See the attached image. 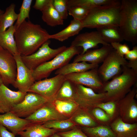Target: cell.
<instances>
[{
	"label": "cell",
	"mask_w": 137,
	"mask_h": 137,
	"mask_svg": "<svg viewBox=\"0 0 137 137\" xmlns=\"http://www.w3.org/2000/svg\"><path fill=\"white\" fill-rule=\"evenodd\" d=\"M70 118L77 126L94 127L100 125L88 110L79 106Z\"/></svg>",
	"instance_id": "44dd1931"
},
{
	"label": "cell",
	"mask_w": 137,
	"mask_h": 137,
	"mask_svg": "<svg viewBox=\"0 0 137 137\" xmlns=\"http://www.w3.org/2000/svg\"><path fill=\"white\" fill-rule=\"evenodd\" d=\"M117 101H109L99 103L95 106L104 110L111 118L113 121L118 116Z\"/></svg>",
	"instance_id": "e575fe53"
},
{
	"label": "cell",
	"mask_w": 137,
	"mask_h": 137,
	"mask_svg": "<svg viewBox=\"0 0 137 137\" xmlns=\"http://www.w3.org/2000/svg\"><path fill=\"white\" fill-rule=\"evenodd\" d=\"M3 83L2 79L1 77L0 76V88L2 84Z\"/></svg>",
	"instance_id": "7dc6e473"
},
{
	"label": "cell",
	"mask_w": 137,
	"mask_h": 137,
	"mask_svg": "<svg viewBox=\"0 0 137 137\" xmlns=\"http://www.w3.org/2000/svg\"><path fill=\"white\" fill-rule=\"evenodd\" d=\"M15 136L12 133L8 131L6 127L0 124V137H15Z\"/></svg>",
	"instance_id": "7bdbcfd3"
},
{
	"label": "cell",
	"mask_w": 137,
	"mask_h": 137,
	"mask_svg": "<svg viewBox=\"0 0 137 137\" xmlns=\"http://www.w3.org/2000/svg\"><path fill=\"white\" fill-rule=\"evenodd\" d=\"M4 10L0 9V18L1 15L4 13Z\"/></svg>",
	"instance_id": "bcb514c9"
},
{
	"label": "cell",
	"mask_w": 137,
	"mask_h": 137,
	"mask_svg": "<svg viewBox=\"0 0 137 137\" xmlns=\"http://www.w3.org/2000/svg\"><path fill=\"white\" fill-rule=\"evenodd\" d=\"M52 3L62 19H67L68 15L67 0H53Z\"/></svg>",
	"instance_id": "74e56055"
},
{
	"label": "cell",
	"mask_w": 137,
	"mask_h": 137,
	"mask_svg": "<svg viewBox=\"0 0 137 137\" xmlns=\"http://www.w3.org/2000/svg\"><path fill=\"white\" fill-rule=\"evenodd\" d=\"M50 41L48 40L34 53L26 56H21L24 64L32 71L42 64L53 59L67 48L63 46L53 49L49 46Z\"/></svg>",
	"instance_id": "8992f818"
},
{
	"label": "cell",
	"mask_w": 137,
	"mask_h": 137,
	"mask_svg": "<svg viewBox=\"0 0 137 137\" xmlns=\"http://www.w3.org/2000/svg\"><path fill=\"white\" fill-rule=\"evenodd\" d=\"M121 1L97 7L90 10L81 21L83 28L96 29L104 26H118L120 18Z\"/></svg>",
	"instance_id": "7a4b0ae2"
},
{
	"label": "cell",
	"mask_w": 137,
	"mask_h": 137,
	"mask_svg": "<svg viewBox=\"0 0 137 137\" xmlns=\"http://www.w3.org/2000/svg\"><path fill=\"white\" fill-rule=\"evenodd\" d=\"M27 93L11 90L3 83L0 88V108L4 113L11 111L23 100Z\"/></svg>",
	"instance_id": "2e32d148"
},
{
	"label": "cell",
	"mask_w": 137,
	"mask_h": 137,
	"mask_svg": "<svg viewBox=\"0 0 137 137\" xmlns=\"http://www.w3.org/2000/svg\"><path fill=\"white\" fill-rule=\"evenodd\" d=\"M17 66L14 56L0 46V76L3 84L7 87L12 85L15 80Z\"/></svg>",
	"instance_id": "7c38bea8"
},
{
	"label": "cell",
	"mask_w": 137,
	"mask_h": 137,
	"mask_svg": "<svg viewBox=\"0 0 137 137\" xmlns=\"http://www.w3.org/2000/svg\"><path fill=\"white\" fill-rule=\"evenodd\" d=\"M50 0H36L33 8L41 11L49 3Z\"/></svg>",
	"instance_id": "b9f144b4"
},
{
	"label": "cell",
	"mask_w": 137,
	"mask_h": 137,
	"mask_svg": "<svg viewBox=\"0 0 137 137\" xmlns=\"http://www.w3.org/2000/svg\"><path fill=\"white\" fill-rule=\"evenodd\" d=\"M82 51L80 47L70 46L67 47L52 60L42 64L32 71L35 81L47 78L53 71L69 63L74 56L81 54Z\"/></svg>",
	"instance_id": "5b68a950"
},
{
	"label": "cell",
	"mask_w": 137,
	"mask_h": 137,
	"mask_svg": "<svg viewBox=\"0 0 137 137\" xmlns=\"http://www.w3.org/2000/svg\"><path fill=\"white\" fill-rule=\"evenodd\" d=\"M128 62L113 49L98 68L99 75L103 83L120 74L122 72V66L126 65Z\"/></svg>",
	"instance_id": "52a82bcc"
},
{
	"label": "cell",
	"mask_w": 137,
	"mask_h": 137,
	"mask_svg": "<svg viewBox=\"0 0 137 137\" xmlns=\"http://www.w3.org/2000/svg\"><path fill=\"white\" fill-rule=\"evenodd\" d=\"M66 79L64 76L58 75L51 78L35 81L28 92L36 93L52 102Z\"/></svg>",
	"instance_id": "ba28073f"
},
{
	"label": "cell",
	"mask_w": 137,
	"mask_h": 137,
	"mask_svg": "<svg viewBox=\"0 0 137 137\" xmlns=\"http://www.w3.org/2000/svg\"><path fill=\"white\" fill-rule=\"evenodd\" d=\"M122 72L110 81L104 83L100 92H106L105 102L118 101L124 97L136 84L137 72L127 67L122 66Z\"/></svg>",
	"instance_id": "3957f363"
},
{
	"label": "cell",
	"mask_w": 137,
	"mask_h": 137,
	"mask_svg": "<svg viewBox=\"0 0 137 137\" xmlns=\"http://www.w3.org/2000/svg\"><path fill=\"white\" fill-rule=\"evenodd\" d=\"M99 44L103 45L109 44L105 42L97 31L85 32L79 34L72 42L71 46L81 47L83 54L88 50L97 47Z\"/></svg>",
	"instance_id": "e0dca14e"
},
{
	"label": "cell",
	"mask_w": 137,
	"mask_h": 137,
	"mask_svg": "<svg viewBox=\"0 0 137 137\" xmlns=\"http://www.w3.org/2000/svg\"><path fill=\"white\" fill-rule=\"evenodd\" d=\"M97 67L87 71L64 76L66 79L75 84H81L99 93L104 83L99 75Z\"/></svg>",
	"instance_id": "4fadbf2b"
},
{
	"label": "cell",
	"mask_w": 137,
	"mask_h": 137,
	"mask_svg": "<svg viewBox=\"0 0 137 137\" xmlns=\"http://www.w3.org/2000/svg\"><path fill=\"white\" fill-rule=\"evenodd\" d=\"M116 0H67L68 7L79 6L90 10L95 7L113 3Z\"/></svg>",
	"instance_id": "d6a6232c"
},
{
	"label": "cell",
	"mask_w": 137,
	"mask_h": 137,
	"mask_svg": "<svg viewBox=\"0 0 137 137\" xmlns=\"http://www.w3.org/2000/svg\"><path fill=\"white\" fill-rule=\"evenodd\" d=\"M16 30L14 25L6 31L0 32V46L8 51L13 55L18 53L14 36Z\"/></svg>",
	"instance_id": "cb8c5ba5"
},
{
	"label": "cell",
	"mask_w": 137,
	"mask_h": 137,
	"mask_svg": "<svg viewBox=\"0 0 137 137\" xmlns=\"http://www.w3.org/2000/svg\"><path fill=\"white\" fill-rule=\"evenodd\" d=\"M110 126L116 137H137V123H125L118 116L112 122Z\"/></svg>",
	"instance_id": "ffe728a7"
},
{
	"label": "cell",
	"mask_w": 137,
	"mask_h": 137,
	"mask_svg": "<svg viewBox=\"0 0 137 137\" xmlns=\"http://www.w3.org/2000/svg\"><path fill=\"white\" fill-rule=\"evenodd\" d=\"M32 0H24L18 14V17L15 24L17 29L26 18L29 19V13Z\"/></svg>",
	"instance_id": "d590c367"
},
{
	"label": "cell",
	"mask_w": 137,
	"mask_h": 137,
	"mask_svg": "<svg viewBox=\"0 0 137 137\" xmlns=\"http://www.w3.org/2000/svg\"><path fill=\"white\" fill-rule=\"evenodd\" d=\"M51 137H62L58 134L57 133L54 134Z\"/></svg>",
	"instance_id": "f6af8a7d"
},
{
	"label": "cell",
	"mask_w": 137,
	"mask_h": 137,
	"mask_svg": "<svg viewBox=\"0 0 137 137\" xmlns=\"http://www.w3.org/2000/svg\"><path fill=\"white\" fill-rule=\"evenodd\" d=\"M15 4L11 3L6 8L1 15L0 18V32L6 31L13 25L14 22L17 20L18 14L15 12Z\"/></svg>",
	"instance_id": "f546056e"
},
{
	"label": "cell",
	"mask_w": 137,
	"mask_h": 137,
	"mask_svg": "<svg viewBox=\"0 0 137 137\" xmlns=\"http://www.w3.org/2000/svg\"><path fill=\"white\" fill-rule=\"evenodd\" d=\"M52 2L53 0H50L41 11L42 20L51 27L63 25L64 20L54 7Z\"/></svg>",
	"instance_id": "484cf974"
},
{
	"label": "cell",
	"mask_w": 137,
	"mask_h": 137,
	"mask_svg": "<svg viewBox=\"0 0 137 137\" xmlns=\"http://www.w3.org/2000/svg\"><path fill=\"white\" fill-rule=\"evenodd\" d=\"M25 119L33 123L43 124L49 121L65 119L68 118L59 112L52 102H48L45 103L32 115Z\"/></svg>",
	"instance_id": "9a60e30c"
},
{
	"label": "cell",
	"mask_w": 137,
	"mask_h": 137,
	"mask_svg": "<svg viewBox=\"0 0 137 137\" xmlns=\"http://www.w3.org/2000/svg\"><path fill=\"white\" fill-rule=\"evenodd\" d=\"M98 64L89 63L85 62H73L68 63L57 70L55 74L65 76L72 73L86 72L98 67Z\"/></svg>",
	"instance_id": "603a6c76"
},
{
	"label": "cell",
	"mask_w": 137,
	"mask_h": 137,
	"mask_svg": "<svg viewBox=\"0 0 137 137\" xmlns=\"http://www.w3.org/2000/svg\"><path fill=\"white\" fill-rule=\"evenodd\" d=\"M112 47L121 56H124L130 50L128 46L126 44H122L120 42H113L110 44Z\"/></svg>",
	"instance_id": "ab89813d"
},
{
	"label": "cell",
	"mask_w": 137,
	"mask_h": 137,
	"mask_svg": "<svg viewBox=\"0 0 137 137\" xmlns=\"http://www.w3.org/2000/svg\"><path fill=\"white\" fill-rule=\"evenodd\" d=\"M56 110L62 115L69 118L79 107L75 101L54 99L52 102Z\"/></svg>",
	"instance_id": "4dcf8cb0"
},
{
	"label": "cell",
	"mask_w": 137,
	"mask_h": 137,
	"mask_svg": "<svg viewBox=\"0 0 137 137\" xmlns=\"http://www.w3.org/2000/svg\"><path fill=\"white\" fill-rule=\"evenodd\" d=\"M0 113H4L3 112L2 110H1L0 108Z\"/></svg>",
	"instance_id": "c3c4849f"
},
{
	"label": "cell",
	"mask_w": 137,
	"mask_h": 137,
	"mask_svg": "<svg viewBox=\"0 0 137 137\" xmlns=\"http://www.w3.org/2000/svg\"><path fill=\"white\" fill-rule=\"evenodd\" d=\"M48 102L47 99L36 93L28 92L23 100L14 107L10 112L20 117L26 118Z\"/></svg>",
	"instance_id": "30bf717a"
},
{
	"label": "cell",
	"mask_w": 137,
	"mask_h": 137,
	"mask_svg": "<svg viewBox=\"0 0 137 137\" xmlns=\"http://www.w3.org/2000/svg\"><path fill=\"white\" fill-rule=\"evenodd\" d=\"M113 49L110 44L103 45L100 48L89 49L83 54L77 55L73 62H85L90 63L98 64L102 62Z\"/></svg>",
	"instance_id": "d6986e66"
},
{
	"label": "cell",
	"mask_w": 137,
	"mask_h": 137,
	"mask_svg": "<svg viewBox=\"0 0 137 137\" xmlns=\"http://www.w3.org/2000/svg\"><path fill=\"white\" fill-rule=\"evenodd\" d=\"M118 27L124 40L137 43V0L121 1Z\"/></svg>",
	"instance_id": "277c9868"
},
{
	"label": "cell",
	"mask_w": 137,
	"mask_h": 137,
	"mask_svg": "<svg viewBox=\"0 0 137 137\" xmlns=\"http://www.w3.org/2000/svg\"><path fill=\"white\" fill-rule=\"evenodd\" d=\"M50 34L41 25L30 20L25 21L16 29L14 33L18 53L26 56L36 51L50 39Z\"/></svg>",
	"instance_id": "6da1fadb"
},
{
	"label": "cell",
	"mask_w": 137,
	"mask_h": 137,
	"mask_svg": "<svg viewBox=\"0 0 137 137\" xmlns=\"http://www.w3.org/2000/svg\"><path fill=\"white\" fill-rule=\"evenodd\" d=\"M76 96L75 84L66 79L60 88L54 99L75 101Z\"/></svg>",
	"instance_id": "f1b7e54d"
},
{
	"label": "cell",
	"mask_w": 137,
	"mask_h": 137,
	"mask_svg": "<svg viewBox=\"0 0 137 137\" xmlns=\"http://www.w3.org/2000/svg\"><path fill=\"white\" fill-rule=\"evenodd\" d=\"M124 58L129 61L137 60V46H134L132 49L124 56Z\"/></svg>",
	"instance_id": "60d3db41"
},
{
	"label": "cell",
	"mask_w": 137,
	"mask_h": 137,
	"mask_svg": "<svg viewBox=\"0 0 137 137\" xmlns=\"http://www.w3.org/2000/svg\"><path fill=\"white\" fill-rule=\"evenodd\" d=\"M42 125L45 128L53 129L58 133L69 130L76 126L70 118L49 121L44 123Z\"/></svg>",
	"instance_id": "1f68e13d"
},
{
	"label": "cell",
	"mask_w": 137,
	"mask_h": 137,
	"mask_svg": "<svg viewBox=\"0 0 137 137\" xmlns=\"http://www.w3.org/2000/svg\"><path fill=\"white\" fill-rule=\"evenodd\" d=\"M137 93L136 84L124 97L117 101L118 116L125 123H137V102L134 99Z\"/></svg>",
	"instance_id": "9c48e42d"
},
{
	"label": "cell",
	"mask_w": 137,
	"mask_h": 137,
	"mask_svg": "<svg viewBox=\"0 0 137 137\" xmlns=\"http://www.w3.org/2000/svg\"><path fill=\"white\" fill-rule=\"evenodd\" d=\"M80 127L89 137H116L110 125H100L94 127Z\"/></svg>",
	"instance_id": "83f0119b"
},
{
	"label": "cell",
	"mask_w": 137,
	"mask_h": 137,
	"mask_svg": "<svg viewBox=\"0 0 137 137\" xmlns=\"http://www.w3.org/2000/svg\"><path fill=\"white\" fill-rule=\"evenodd\" d=\"M103 40L110 44L113 42H121L124 40L118 26H108L96 28Z\"/></svg>",
	"instance_id": "4316f807"
},
{
	"label": "cell",
	"mask_w": 137,
	"mask_h": 137,
	"mask_svg": "<svg viewBox=\"0 0 137 137\" xmlns=\"http://www.w3.org/2000/svg\"><path fill=\"white\" fill-rule=\"evenodd\" d=\"M42 123H35L28 127L25 130L19 133L21 137H51L57 133L56 130L43 126Z\"/></svg>",
	"instance_id": "d4e9b609"
},
{
	"label": "cell",
	"mask_w": 137,
	"mask_h": 137,
	"mask_svg": "<svg viewBox=\"0 0 137 137\" xmlns=\"http://www.w3.org/2000/svg\"><path fill=\"white\" fill-rule=\"evenodd\" d=\"M75 85L76 96L75 101L79 107L89 110L99 103L105 102L106 92L97 93L90 88L81 84Z\"/></svg>",
	"instance_id": "8fae6325"
},
{
	"label": "cell",
	"mask_w": 137,
	"mask_h": 137,
	"mask_svg": "<svg viewBox=\"0 0 137 137\" xmlns=\"http://www.w3.org/2000/svg\"><path fill=\"white\" fill-rule=\"evenodd\" d=\"M57 133L62 137H89L77 126L69 130Z\"/></svg>",
	"instance_id": "f35d334b"
},
{
	"label": "cell",
	"mask_w": 137,
	"mask_h": 137,
	"mask_svg": "<svg viewBox=\"0 0 137 137\" xmlns=\"http://www.w3.org/2000/svg\"><path fill=\"white\" fill-rule=\"evenodd\" d=\"M126 66L128 68L137 72V60L129 61Z\"/></svg>",
	"instance_id": "ee69618b"
},
{
	"label": "cell",
	"mask_w": 137,
	"mask_h": 137,
	"mask_svg": "<svg viewBox=\"0 0 137 137\" xmlns=\"http://www.w3.org/2000/svg\"><path fill=\"white\" fill-rule=\"evenodd\" d=\"M17 66V74L15 81L12 85L19 91L23 93L28 92L35 81L32 71L24 64L18 53L13 55Z\"/></svg>",
	"instance_id": "5bb4252c"
},
{
	"label": "cell",
	"mask_w": 137,
	"mask_h": 137,
	"mask_svg": "<svg viewBox=\"0 0 137 137\" xmlns=\"http://www.w3.org/2000/svg\"><path fill=\"white\" fill-rule=\"evenodd\" d=\"M90 9L83 6H75L68 7V14L74 19L82 21L88 15Z\"/></svg>",
	"instance_id": "8d00e7d4"
},
{
	"label": "cell",
	"mask_w": 137,
	"mask_h": 137,
	"mask_svg": "<svg viewBox=\"0 0 137 137\" xmlns=\"http://www.w3.org/2000/svg\"><path fill=\"white\" fill-rule=\"evenodd\" d=\"M83 28L81 21L73 19L64 29L58 33L50 35V39L63 42L70 37L78 35Z\"/></svg>",
	"instance_id": "7402d4cb"
},
{
	"label": "cell",
	"mask_w": 137,
	"mask_h": 137,
	"mask_svg": "<svg viewBox=\"0 0 137 137\" xmlns=\"http://www.w3.org/2000/svg\"><path fill=\"white\" fill-rule=\"evenodd\" d=\"M35 123L20 117L11 112L0 115V124L7 128L15 136Z\"/></svg>",
	"instance_id": "ac0fdd59"
},
{
	"label": "cell",
	"mask_w": 137,
	"mask_h": 137,
	"mask_svg": "<svg viewBox=\"0 0 137 137\" xmlns=\"http://www.w3.org/2000/svg\"><path fill=\"white\" fill-rule=\"evenodd\" d=\"M88 110L100 125H110L113 121L110 117L99 108L95 107Z\"/></svg>",
	"instance_id": "836d02e7"
}]
</instances>
